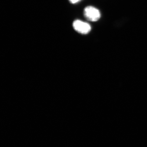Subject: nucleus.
I'll list each match as a JSON object with an SVG mask.
<instances>
[{"label": "nucleus", "instance_id": "nucleus-2", "mask_svg": "<svg viewBox=\"0 0 147 147\" xmlns=\"http://www.w3.org/2000/svg\"><path fill=\"white\" fill-rule=\"evenodd\" d=\"M73 27L76 32L82 34H87L91 30V27L89 24L79 20H76L73 22Z\"/></svg>", "mask_w": 147, "mask_h": 147}, {"label": "nucleus", "instance_id": "nucleus-3", "mask_svg": "<svg viewBox=\"0 0 147 147\" xmlns=\"http://www.w3.org/2000/svg\"><path fill=\"white\" fill-rule=\"evenodd\" d=\"M69 1L71 3L74 4L78 3V2H79L81 0H69Z\"/></svg>", "mask_w": 147, "mask_h": 147}, {"label": "nucleus", "instance_id": "nucleus-1", "mask_svg": "<svg viewBox=\"0 0 147 147\" xmlns=\"http://www.w3.org/2000/svg\"><path fill=\"white\" fill-rule=\"evenodd\" d=\"M84 14L87 20L92 22L98 21L100 17L99 11L92 6H88L86 7L84 9Z\"/></svg>", "mask_w": 147, "mask_h": 147}]
</instances>
